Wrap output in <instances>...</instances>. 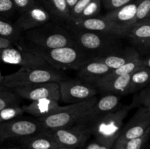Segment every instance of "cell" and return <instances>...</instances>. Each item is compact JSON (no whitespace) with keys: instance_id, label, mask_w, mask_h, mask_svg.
I'll list each match as a JSON object with an SVG mask.
<instances>
[{"instance_id":"obj_20","label":"cell","mask_w":150,"mask_h":149,"mask_svg":"<svg viewBox=\"0 0 150 149\" xmlns=\"http://www.w3.org/2000/svg\"><path fill=\"white\" fill-rule=\"evenodd\" d=\"M67 25L74 26L82 30L112 34L120 37L116 28L105 16L90 18L74 23H69Z\"/></svg>"},{"instance_id":"obj_1","label":"cell","mask_w":150,"mask_h":149,"mask_svg":"<svg viewBox=\"0 0 150 149\" xmlns=\"http://www.w3.org/2000/svg\"><path fill=\"white\" fill-rule=\"evenodd\" d=\"M33 53L43 58L51 68L60 70H78L92 59V57L79 46H67L54 49L38 48L26 40L20 45Z\"/></svg>"},{"instance_id":"obj_32","label":"cell","mask_w":150,"mask_h":149,"mask_svg":"<svg viewBox=\"0 0 150 149\" xmlns=\"http://www.w3.org/2000/svg\"><path fill=\"white\" fill-rule=\"evenodd\" d=\"M135 103L141 104L150 111V85L139 91V93L135 97Z\"/></svg>"},{"instance_id":"obj_9","label":"cell","mask_w":150,"mask_h":149,"mask_svg":"<svg viewBox=\"0 0 150 149\" xmlns=\"http://www.w3.org/2000/svg\"><path fill=\"white\" fill-rule=\"evenodd\" d=\"M45 129L38 120L16 118L0 124V141L11 138H24Z\"/></svg>"},{"instance_id":"obj_36","label":"cell","mask_w":150,"mask_h":149,"mask_svg":"<svg viewBox=\"0 0 150 149\" xmlns=\"http://www.w3.org/2000/svg\"><path fill=\"white\" fill-rule=\"evenodd\" d=\"M16 9L13 0H0V15L11 13Z\"/></svg>"},{"instance_id":"obj_25","label":"cell","mask_w":150,"mask_h":149,"mask_svg":"<svg viewBox=\"0 0 150 149\" xmlns=\"http://www.w3.org/2000/svg\"><path fill=\"white\" fill-rule=\"evenodd\" d=\"M22 33L15 24L0 18V37L10 39L16 47H19L21 43L25 40Z\"/></svg>"},{"instance_id":"obj_18","label":"cell","mask_w":150,"mask_h":149,"mask_svg":"<svg viewBox=\"0 0 150 149\" xmlns=\"http://www.w3.org/2000/svg\"><path fill=\"white\" fill-rule=\"evenodd\" d=\"M64 106H60L59 102L52 99H42L32 101L29 105L22 107L24 112L38 118H45L57 113L64 109Z\"/></svg>"},{"instance_id":"obj_35","label":"cell","mask_w":150,"mask_h":149,"mask_svg":"<svg viewBox=\"0 0 150 149\" xmlns=\"http://www.w3.org/2000/svg\"><path fill=\"white\" fill-rule=\"evenodd\" d=\"M13 1L16 6V8L21 12V13L37 4L36 0H13Z\"/></svg>"},{"instance_id":"obj_14","label":"cell","mask_w":150,"mask_h":149,"mask_svg":"<svg viewBox=\"0 0 150 149\" xmlns=\"http://www.w3.org/2000/svg\"><path fill=\"white\" fill-rule=\"evenodd\" d=\"M51 16L45 7L36 4L22 13L15 25L21 32H26L48 23Z\"/></svg>"},{"instance_id":"obj_15","label":"cell","mask_w":150,"mask_h":149,"mask_svg":"<svg viewBox=\"0 0 150 149\" xmlns=\"http://www.w3.org/2000/svg\"><path fill=\"white\" fill-rule=\"evenodd\" d=\"M60 146L76 148L83 145L89 137V133L77 125L67 128L48 129Z\"/></svg>"},{"instance_id":"obj_16","label":"cell","mask_w":150,"mask_h":149,"mask_svg":"<svg viewBox=\"0 0 150 149\" xmlns=\"http://www.w3.org/2000/svg\"><path fill=\"white\" fill-rule=\"evenodd\" d=\"M131 74L119 76L109 80H100L94 83L98 93L103 95L114 94L125 96L130 94Z\"/></svg>"},{"instance_id":"obj_41","label":"cell","mask_w":150,"mask_h":149,"mask_svg":"<svg viewBox=\"0 0 150 149\" xmlns=\"http://www.w3.org/2000/svg\"><path fill=\"white\" fill-rule=\"evenodd\" d=\"M144 62L145 67H148V68L150 69V55L148 56L145 57L144 58H143Z\"/></svg>"},{"instance_id":"obj_7","label":"cell","mask_w":150,"mask_h":149,"mask_svg":"<svg viewBox=\"0 0 150 149\" xmlns=\"http://www.w3.org/2000/svg\"><path fill=\"white\" fill-rule=\"evenodd\" d=\"M60 100L75 104L96 96L98 89L92 83L80 79H64L59 83Z\"/></svg>"},{"instance_id":"obj_38","label":"cell","mask_w":150,"mask_h":149,"mask_svg":"<svg viewBox=\"0 0 150 149\" xmlns=\"http://www.w3.org/2000/svg\"><path fill=\"white\" fill-rule=\"evenodd\" d=\"M11 47H16L15 44L10 39L0 37V50L4 48H11Z\"/></svg>"},{"instance_id":"obj_43","label":"cell","mask_w":150,"mask_h":149,"mask_svg":"<svg viewBox=\"0 0 150 149\" xmlns=\"http://www.w3.org/2000/svg\"><path fill=\"white\" fill-rule=\"evenodd\" d=\"M3 79H4V76L2 75V74H1V71H0V86H1V83H2V80Z\"/></svg>"},{"instance_id":"obj_34","label":"cell","mask_w":150,"mask_h":149,"mask_svg":"<svg viewBox=\"0 0 150 149\" xmlns=\"http://www.w3.org/2000/svg\"><path fill=\"white\" fill-rule=\"evenodd\" d=\"M134 1L135 0H102V2L108 11H111L124 7Z\"/></svg>"},{"instance_id":"obj_39","label":"cell","mask_w":150,"mask_h":149,"mask_svg":"<svg viewBox=\"0 0 150 149\" xmlns=\"http://www.w3.org/2000/svg\"><path fill=\"white\" fill-rule=\"evenodd\" d=\"M78 1H79V0H66L70 11H71L72 9L75 7V5H76V3L78 2Z\"/></svg>"},{"instance_id":"obj_26","label":"cell","mask_w":150,"mask_h":149,"mask_svg":"<svg viewBox=\"0 0 150 149\" xmlns=\"http://www.w3.org/2000/svg\"><path fill=\"white\" fill-rule=\"evenodd\" d=\"M144 62L143 58H136L133 61H130L127 64H124L122 67L113 70L109 74H107L106 76L101 78L100 80H109V79L114 78V77H119V76L126 75V74H130L136 72V70H139L141 68L144 67Z\"/></svg>"},{"instance_id":"obj_24","label":"cell","mask_w":150,"mask_h":149,"mask_svg":"<svg viewBox=\"0 0 150 149\" xmlns=\"http://www.w3.org/2000/svg\"><path fill=\"white\" fill-rule=\"evenodd\" d=\"M150 85V69L144 67L131 74L130 93H136Z\"/></svg>"},{"instance_id":"obj_19","label":"cell","mask_w":150,"mask_h":149,"mask_svg":"<svg viewBox=\"0 0 150 149\" xmlns=\"http://www.w3.org/2000/svg\"><path fill=\"white\" fill-rule=\"evenodd\" d=\"M111 71L112 70L103 62L93 58L78 70L77 76L80 80L94 84Z\"/></svg>"},{"instance_id":"obj_8","label":"cell","mask_w":150,"mask_h":149,"mask_svg":"<svg viewBox=\"0 0 150 149\" xmlns=\"http://www.w3.org/2000/svg\"><path fill=\"white\" fill-rule=\"evenodd\" d=\"M0 61L28 68H51L42 58L23 47H11L0 50Z\"/></svg>"},{"instance_id":"obj_42","label":"cell","mask_w":150,"mask_h":149,"mask_svg":"<svg viewBox=\"0 0 150 149\" xmlns=\"http://www.w3.org/2000/svg\"><path fill=\"white\" fill-rule=\"evenodd\" d=\"M56 149H76V148H71V147H64V146H62V147L58 148Z\"/></svg>"},{"instance_id":"obj_6","label":"cell","mask_w":150,"mask_h":149,"mask_svg":"<svg viewBox=\"0 0 150 149\" xmlns=\"http://www.w3.org/2000/svg\"><path fill=\"white\" fill-rule=\"evenodd\" d=\"M97 96L75 104L65 105L64 109L57 113L38 120L45 129L67 128L76 125L86 112L98 101Z\"/></svg>"},{"instance_id":"obj_2","label":"cell","mask_w":150,"mask_h":149,"mask_svg":"<svg viewBox=\"0 0 150 149\" xmlns=\"http://www.w3.org/2000/svg\"><path fill=\"white\" fill-rule=\"evenodd\" d=\"M132 107H117L89 124L83 129L93 135L95 140L113 147L124 126V121Z\"/></svg>"},{"instance_id":"obj_4","label":"cell","mask_w":150,"mask_h":149,"mask_svg":"<svg viewBox=\"0 0 150 149\" xmlns=\"http://www.w3.org/2000/svg\"><path fill=\"white\" fill-rule=\"evenodd\" d=\"M24 33L26 42L43 49L78 46L68 28L56 23L48 22Z\"/></svg>"},{"instance_id":"obj_40","label":"cell","mask_w":150,"mask_h":149,"mask_svg":"<svg viewBox=\"0 0 150 149\" xmlns=\"http://www.w3.org/2000/svg\"><path fill=\"white\" fill-rule=\"evenodd\" d=\"M140 47L144 51H150V38L146 42H145L143 45H141Z\"/></svg>"},{"instance_id":"obj_22","label":"cell","mask_w":150,"mask_h":149,"mask_svg":"<svg viewBox=\"0 0 150 149\" xmlns=\"http://www.w3.org/2000/svg\"><path fill=\"white\" fill-rule=\"evenodd\" d=\"M127 37L134 45H143L150 38V18L135 23Z\"/></svg>"},{"instance_id":"obj_21","label":"cell","mask_w":150,"mask_h":149,"mask_svg":"<svg viewBox=\"0 0 150 149\" xmlns=\"http://www.w3.org/2000/svg\"><path fill=\"white\" fill-rule=\"evenodd\" d=\"M22 143L26 149H56L62 147L53 137L48 129L22 138Z\"/></svg>"},{"instance_id":"obj_11","label":"cell","mask_w":150,"mask_h":149,"mask_svg":"<svg viewBox=\"0 0 150 149\" xmlns=\"http://www.w3.org/2000/svg\"><path fill=\"white\" fill-rule=\"evenodd\" d=\"M137 0L117 10L108 11L105 17L116 28L120 37H127L136 20Z\"/></svg>"},{"instance_id":"obj_30","label":"cell","mask_w":150,"mask_h":149,"mask_svg":"<svg viewBox=\"0 0 150 149\" xmlns=\"http://www.w3.org/2000/svg\"><path fill=\"white\" fill-rule=\"evenodd\" d=\"M24 113L22 107L19 105L4 108L0 110V124L16 119Z\"/></svg>"},{"instance_id":"obj_27","label":"cell","mask_w":150,"mask_h":149,"mask_svg":"<svg viewBox=\"0 0 150 149\" xmlns=\"http://www.w3.org/2000/svg\"><path fill=\"white\" fill-rule=\"evenodd\" d=\"M21 98L11 89L0 86V110L19 105Z\"/></svg>"},{"instance_id":"obj_29","label":"cell","mask_w":150,"mask_h":149,"mask_svg":"<svg viewBox=\"0 0 150 149\" xmlns=\"http://www.w3.org/2000/svg\"><path fill=\"white\" fill-rule=\"evenodd\" d=\"M101 4H102V0H92L86 8L83 10L81 15L79 16L77 20L71 23H76V22L81 21V20H85V19L90 18H95L99 16L101 10Z\"/></svg>"},{"instance_id":"obj_13","label":"cell","mask_w":150,"mask_h":149,"mask_svg":"<svg viewBox=\"0 0 150 149\" xmlns=\"http://www.w3.org/2000/svg\"><path fill=\"white\" fill-rule=\"evenodd\" d=\"M121 99L122 96L119 95H103L102 97L98 98L96 103L85 113L83 118L76 125L84 129L100 117L116 109L119 106Z\"/></svg>"},{"instance_id":"obj_37","label":"cell","mask_w":150,"mask_h":149,"mask_svg":"<svg viewBox=\"0 0 150 149\" xmlns=\"http://www.w3.org/2000/svg\"><path fill=\"white\" fill-rule=\"evenodd\" d=\"M111 148H112L111 146L103 144V143H100V142L95 140V141L89 143V144L85 147L84 149H111Z\"/></svg>"},{"instance_id":"obj_5","label":"cell","mask_w":150,"mask_h":149,"mask_svg":"<svg viewBox=\"0 0 150 149\" xmlns=\"http://www.w3.org/2000/svg\"><path fill=\"white\" fill-rule=\"evenodd\" d=\"M64 79L66 76L62 72L54 69L21 67L15 72L4 76L1 86L13 89L37 83H59Z\"/></svg>"},{"instance_id":"obj_31","label":"cell","mask_w":150,"mask_h":149,"mask_svg":"<svg viewBox=\"0 0 150 149\" xmlns=\"http://www.w3.org/2000/svg\"><path fill=\"white\" fill-rule=\"evenodd\" d=\"M150 18V0H137L136 20L138 21Z\"/></svg>"},{"instance_id":"obj_3","label":"cell","mask_w":150,"mask_h":149,"mask_svg":"<svg viewBox=\"0 0 150 149\" xmlns=\"http://www.w3.org/2000/svg\"><path fill=\"white\" fill-rule=\"evenodd\" d=\"M72 33L78 46L92 58L105 56L122 47V38L103 32H90L65 25Z\"/></svg>"},{"instance_id":"obj_28","label":"cell","mask_w":150,"mask_h":149,"mask_svg":"<svg viewBox=\"0 0 150 149\" xmlns=\"http://www.w3.org/2000/svg\"><path fill=\"white\" fill-rule=\"evenodd\" d=\"M150 135V128L144 135L121 143H115L111 149H142Z\"/></svg>"},{"instance_id":"obj_17","label":"cell","mask_w":150,"mask_h":149,"mask_svg":"<svg viewBox=\"0 0 150 149\" xmlns=\"http://www.w3.org/2000/svg\"><path fill=\"white\" fill-rule=\"evenodd\" d=\"M140 57L139 53L133 47L122 46L107 55L96 57L94 59L102 61L113 70Z\"/></svg>"},{"instance_id":"obj_10","label":"cell","mask_w":150,"mask_h":149,"mask_svg":"<svg viewBox=\"0 0 150 149\" xmlns=\"http://www.w3.org/2000/svg\"><path fill=\"white\" fill-rule=\"evenodd\" d=\"M150 128V111L145 107H140L128 122L123 126L121 133L115 143H121L138 138Z\"/></svg>"},{"instance_id":"obj_12","label":"cell","mask_w":150,"mask_h":149,"mask_svg":"<svg viewBox=\"0 0 150 149\" xmlns=\"http://www.w3.org/2000/svg\"><path fill=\"white\" fill-rule=\"evenodd\" d=\"M12 90L21 98L31 101H36L42 99H52L60 100V91L59 83H37L22 87L15 88Z\"/></svg>"},{"instance_id":"obj_23","label":"cell","mask_w":150,"mask_h":149,"mask_svg":"<svg viewBox=\"0 0 150 149\" xmlns=\"http://www.w3.org/2000/svg\"><path fill=\"white\" fill-rule=\"evenodd\" d=\"M45 8L51 15L66 25L70 23V11L66 0H45Z\"/></svg>"},{"instance_id":"obj_44","label":"cell","mask_w":150,"mask_h":149,"mask_svg":"<svg viewBox=\"0 0 150 149\" xmlns=\"http://www.w3.org/2000/svg\"><path fill=\"white\" fill-rule=\"evenodd\" d=\"M7 149H20V148H7Z\"/></svg>"},{"instance_id":"obj_33","label":"cell","mask_w":150,"mask_h":149,"mask_svg":"<svg viewBox=\"0 0 150 149\" xmlns=\"http://www.w3.org/2000/svg\"><path fill=\"white\" fill-rule=\"evenodd\" d=\"M92 0H79L75 7L72 9L70 11V23H73L77 19L79 18V16L81 15L82 12L83 11L86 6L92 1ZM69 24V23H68Z\"/></svg>"}]
</instances>
